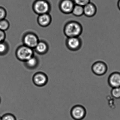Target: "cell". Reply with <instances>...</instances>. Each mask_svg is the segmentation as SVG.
<instances>
[{
  "label": "cell",
  "mask_w": 120,
  "mask_h": 120,
  "mask_svg": "<svg viewBox=\"0 0 120 120\" xmlns=\"http://www.w3.org/2000/svg\"><path fill=\"white\" fill-rule=\"evenodd\" d=\"M83 27L80 23L71 21L67 23L64 28V33L67 38L79 37L82 34Z\"/></svg>",
  "instance_id": "6da1fadb"
},
{
  "label": "cell",
  "mask_w": 120,
  "mask_h": 120,
  "mask_svg": "<svg viewBox=\"0 0 120 120\" xmlns=\"http://www.w3.org/2000/svg\"><path fill=\"white\" fill-rule=\"evenodd\" d=\"M16 55L19 60L24 62L35 55L33 49L24 45L17 48L16 51Z\"/></svg>",
  "instance_id": "7a4b0ae2"
},
{
  "label": "cell",
  "mask_w": 120,
  "mask_h": 120,
  "mask_svg": "<svg viewBox=\"0 0 120 120\" xmlns=\"http://www.w3.org/2000/svg\"><path fill=\"white\" fill-rule=\"evenodd\" d=\"M33 9L35 12L40 15L48 13L50 7L49 3L45 0H38L34 4Z\"/></svg>",
  "instance_id": "3957f363"
},
{
  "label": "cell",
  "mask_w": 120,
  "mask_h": 120,
  "mask_svg": "<svg viewBox=\"0 0 120 120\" xmlns=\"http://www.w3.org/2000/svg\"><path fill=\"white\" fill-rule=\"evenodd\" d=\"M86 114V110L82 105H75L71 110V116L72 118L75 120H83L85 117Z\"/></svg>",
  "instance_id": "277c9868"
},
{
  "label": "cell",
  "mask_w": 120,
  "mask_h": 120,
  "mask_svg": "<svg viewBox=\"0 0 120 120\" xmlns=\"http://www.w3.org/2000/svg\"><path fill=\"white\" fill-rule=\"evenodd\" d=\"M66 46L71 51H78L82 47V40L80 37L68 38L67 40Z\"/></svg>",
  "instance_id": "5b68a950"
},
{
  "label": "cell",
  "mask_w": 120,
  "mask_h": 120,
  "mask_svg": "<svg viewBox=\"0 0 120 120\" xmlns=\"http://www.w3.org/2000/svg\"><path fill=\"white\" fill-rule=\"evenodd\" d=\"M24 45L34 49L39 42L38 38L37 36L33 33H28L26 34L23 39Z\"/></svg>",
  "instance_id": "8992f818"
},
{
  "label": "cell",
  "mask_w": 120,
  "mask_h": 120,
  "mask_svg": "<svg viewBox=\"0 0 120 120\" xmlns=\"http://www.w3.org/2000/svg\"><path fill=\"white\" fill-rule=\"evenodd\" d=\"M48 80L47 76L43 72H37L33 76V82L36 86L38 87L45 86L47 83Z\"/></svg>",
  "instance_id": "52a82bcc"
},
{
  "label": "cell",
  "mask_w": 120,
  "mask_h": 120,
  "mask_svg": "<svg viewBox=\"0 0 120 120\" xmlns=\"http://www.w3.org/2000/svg\"><path fill=\"white\" fill-rule=\"evenodd\" d=\"M92 70L93 72L95 75L98 76L103 75L107 71V65L103 61H98L93 64Z\"/></svg>",
  "instance_id": "ba28073f"
},
{
  "label": "cell",
  "mask_w": 120,
  "mask_h": 120,
  "mask_svg": "<svg viewBox=\"0 0 120 120\" xmlns=\"http://www.w3.org/2000/svg\"><path fill=\"white\" fill-rule=\"evenodd\" d=\"M75 5L73 0H62L60 3V7L63 13L71 14Z\"/></svg>",
  "instance_id": "9c48e42d"
},
{
  "label": "cell",
  "mask_w": 120,
  "mask_h": 120,
  "mask_svg": "<svg viewBox=\"0 0 120 120\" xmlns=\"http://www.w3.org/2000/svg\"><path fill=\"white\" fill-rule=\"evenodd\" d=\"M108 83L112 88L120 87V73L116 71L111 74L108 79Z\"/></svg>",
  "instance_id": "30bf717a"
},
{
  "label": "cell",
  "mask_w": 120,
  "mask_h": 120,
  "mask_svg": "<svg viewBox=\"0 0 120 120\" xmlns=\"http://www.w3.org/2000/svg\"><path fill=\"white\" fill-rule=\"evenodd\" d=\"M97 8L94 4L90 2L83 7L84 15L88 17L94 16L97 12Z\"/></svg>",
  "instance_id": "8fae6325"
},
{
  "label": "cell",
  "mask_w": 120,
  "mask_h": 120,
  "mask_svg": "<svg viewBox=\"0 0 120 120\" xmlns=\"http://www.w3.org/2000/svg\"><path fill=\"white\" fill-rule=\"evenodd\" d=\"M39 63L38 58L35 55L24 62V65L26 67L31 70L36 68L38 66Z\"/></svg>",
  "instance_id": "7c38bea8"
},
{
  "label": "cell",
  "mask_w": 120,
  "mask_h": 120,
  "mask_svg": "<svg viewBox=\"0 0 120 120\" xmlns=\"http://www.w3.org/2000/svg\"><path fill=\"white\" fill-rule=\"evenodd\" d=\"M51 22V16L48 13L39 15L38 19V24L43 27H46L49 26Z\"/></svg>",
  "instance_id": "4fadbf2b"
},
{
  "label": "cell",
  "mask_w": 120,
  "mask_h": 120,
  "mask_svg": "<svg viewBox=\"0 0 120 120\" xmlns=\"http://www.w3.org/2000/svg\"><path fill=\"white\" fill-rule=\"evenodd\" d=\"M34 49L38 54L44 55L47 53L48 51V46L45 42L39 41Z\"/></svg>",
  "instance_id": "5bb4252c"
},
{
  "label": "cell",
  "mask_w": 120,
  "mask_h": 120,
  "mask_svg": "<svg viewBox=\"0 0 120 120\" xmlns=\"http://www.w3.org/2000/svg\"><path fill=\"white\" fill-rule=\"evenodd\" d=\"M71 13L75 16H81L84 15L83 7L75 4Z\"/></svg>",
  "instance_id": "9a60e30c"
},
{
  "label": "cell",
  "mask_w": 120,
  "mask_h": 120,
  "mask_svg": "<svg viewBox=\"0 0 120 120\" xmlns=\"http://www.w3.org/2000/svg\"><path fill=\"white\" fill-rule=\"evenodd\" d=\"M9 47L5 41L0 43V56H3L7 54L9 51Z\"/></svg>",
  "instance_id": "2e32d148"
},
{
  "label": "cell",
  "mask_w": 120,
  "mask_h": 120,
  "mask_svg": "<svg viewBox=\"0 0 120 120\" xmlns=\"http://www.w3.org/2000/svg\"><path fill=\"white\" fill-rule=\"evenodd\" d=\"M10 24L7 20L5 19L0 21V30L5 31L9 28Z\"/></svg>",
  "instance_id": "e0dca14e"
},
{
  "label": "cell",
  "mask_w": 120,
  "mask_h": 120,
  "mask_svg": "<svg viewBox=\"0 0 120 120\" xmlns=\"http://www.w3.org/2000/svg\"><path fill=\"white\" fill-rule=\"evenodd\" d=\"M111 94L115 99H120V87L112 88L111 90Z\"/></svg>",
  "instance_id": "ac0fdd59"
},
{
  "label": "cell",
  "mask_w": 120,
  "mask_h": 120,
  "mask_svg": "<svg viewBox=\"0 0 120 120\" xmlns=\"http://www.w3.org/2000/svg\"><path fill=\"white\" fill-rule=\"evenodd\" d=\"M1 120H16V116L11 113H8L2 116Z\"/></svg>",
  "instance_id": "d6986e66"
},
{
  "label": "cell",
  "mask_w": 120,
  "mask_h": 120,
  "mask_svg": "<svg viewBox=\"0 0 120 120\" xmlns=\"http://www.w3.org/2000/svg\"><path fill=\"white\" fill-rule=\"evenodd\" d=\"M75 5L84 7L90 2V0H73Z\"/></svg>",
  "instance_id": "ffe728a7"
},
{
  "label": "cell",
  "mask_w": 120,
  "mask_h": 120,
  "mask_svg": "<svg viewBox=\"0 0 120 120\" xmlns=\"http://www.w3.org/2000/svg\"><path fill=\"white\" fill-rule=\"evenodd\" d=\"M7 16V12L4 8L0 7V21L5 19Z\"/></svg>",
  "instance_id": "44dd1931"
},
{
  "label": "cell",
  "mask_w": 120,
  "mask_h": 120,
  "mask_svg": "<svg viewBox=\"0 0 120 120\" xmlns=\"http://www.w3.org/2000/svg\"><path fill=\"white\" fill-rule=\"evenodd\" d=\"M6 38V34L5 31L0 30V43L4 41Z\"/></svg>",
  "instance_id": "7402d4cb"
},
{
  "label": "cell",
  "mask_w": 120,
  "mask_h": 120,
  "mask_svg": "<svg viewBox=\"0 0 120 120\" xmlns=\"http://www.w3.org/2000/svg\"><path fill=\"white\" fill-rule=\"evenodd\" d=\"M117 6H118L119 9L120 11V0H118V3H117Z\"/></svg>",
  "instance_id": "603a6c76"
},
{
  "label": "cell",
  "mask_w": 120,
  "mask_h": 120,
  "mask_svg": "<svg viewBox=\"0 0 120 120\" xmlns=\"http://www.w3.org/2000/svg\"><path fill=\"white\" fill-rule=\"evenodd\" d=\"M2 120V116H0V120Z\"/></svg>",
  "instance_id": "cb8c5ba5"
},
{
  "label": "cell",
  "mask_w": 120,
  "mask_h": 120,
  "mask_svg": "<svg viewBox=\"0 0 120 120\" xmlns=\"http://www.w3.org/2000/svg\"><path fill=\"white\" fill-rule=\"evenodd\" d=\"M0 102H1V99H0Z\"/></svg>",
  "instance_id": "d4e9b609"
},
{
  "label": "cell",
  "mask_w": 120,
  "mask_h": 120,
  "mask_svg": "<svg viewBox=\"0 0 120 120\" xmlns=\"http://www.w3.org/2000/svg\"></svg>",
  "instance_id": "484cf974"
}]
</instances>
